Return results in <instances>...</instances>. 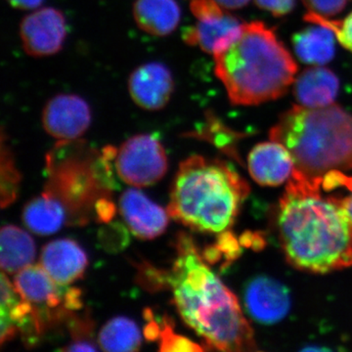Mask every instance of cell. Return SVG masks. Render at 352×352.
Wrapping results in <instances>:
<instances>
[{"label":"cell","instance_id":"1","mask_svg":"<svg viewBox=\"0 0 352 352\" xmlns=\"http://www.w3.org/2000/svg\"><path fill=\"white\" fill-rule=\"evenodd\" d=\"M323 190V179L293 175L277 212L280 243L289 263L315 273L352 265V220L346 196L326 195Z\"/></svg>","mask_w":352,"mask_h":352},{"label":"cell","instance_id":"2","mask_svg":"<svg viewBox=\"0 0 352 352\" xmlns=\"http://www.w3.org/2000/svg\"><path fill=\"white\" fill-rule=\"evenodd\" d=\"M176 251L166 279L183 321L212 349L256 351L254 332L239 300L206 264L193 239L179 234Z\"/></svg>","mask_w":352,"mask_h":352},{"label":"cell","instance_id":"3","mask_svg":"<svg viewBox=\"0 0 352 352\" xmlns=\"http://www.w3.org/2000/svg\"><path fill=\"white\" fill-rule=\"evenodd\" d=\"M212 56L215 76L236 106L276 100L287 94L298 73L286 46L261 21L242 24L232 43Z\"/></svg>","mask_w":352,"mask_h":352},{"label":"cell","instance_id":"4","mask_svg":"<svg viewBox=\"0 0 352 352\" xmlns=\"http://www.w3.org/2000/svg\"><path fill=\"white\" fill-rule=\"evenodd\" d=\"M249 185L222 160L193 155L179 164L168 212L193 230L222 233L233 226Z\"/></svg>","mask_w":352,"mask_h":352},{"label":"cell","instance_id":"5","mask_svg":"<svg viewBox=\"0 0 352 352\" xmlns=\"http://www.w3.org/2000/svg\"><path fill=\"white\" fill-rule=\"evenodd\" d=\"M270 138L291 154L294 175L319 180L352 168V115L337 104L293 106L282 113Z\"/></svg>","mask_w":352,"mask_h":352},{"label":"cell","instance_id":"6","mask_svg":"<svg viewBox=\"0 0 352 352\" xmlns=\"http://www.w3.org/2000/svg\"><path fill=\"white\" fill-rule=\"evenodd\" d=\"M14 286L32 305V316L41 335L82 307L80 289L56 283L41 264H31L18 272Z\"/></svg>","mask_w":352,"mask_h":352},{"label":"cell","instance_id":"7","mask_svg":"<svg viewBox=\"0 0 352 352\" xmlns=\"http://www.w3.org/2000/svg\"><path fill=\"white\" fill-rule=\"evenodd\" d=\"M113 161L120 179L138 188L156 184L168 170L164 148L151 134L127 139L116 151Z\"/></svg>","mask_w":352,"mask_h":352},{"label":"cell","instance_id":"8","mask_svg":"<svg viewBox=\"0 0 352 352\" xmlns=\"http://www.w3.org/2000/svg\"><path fill=\"white\" fill-rule=\"evenodd\" d=\"M190 9L196 24L184 32L183 38L191 46H198L208 54L223 50L238 36L241 23L215 0H192Z\"/></svg>","mask_w":352,"mask_h":352},{"label":"cell","instance_id":"9","mask_svg":"<svg viewBox=\"0 0 352 352\" xmlns=\"http://www.w3.org/2000/svg\"><path fill=\"white\" fill-rule=\"evenodd\" d=\"M19 34L23 50L29 56H52L63 48L66 41V18L53 7L36 9L22 20Z\"/></svg>","mask_w":352,"mask_h":352},{"label":"cell","instance_id":"10","mask_svg":"<svg viewBox=\"0 0 352 352\" xmlns=\"http://www.w3.org/2000/svg\"><path fill=\"white\" fill-rule=\"evenodd\" d=\"M91 109L82 97L58 94L44 106L41 122L44 131L58 140H76L91 124Z\"/></svg>","mask_w":352,"mask_h":352},{"label":"cell","instance_id":"11","mask_svg":"<svg viewBox=\"0 0 352 352\" xmlns=\"http://www.w3.org/2000/svg\"><path fill=\"white\" fill-rule=\"evenodd\" d=\"M127 89L131 100L145 111H160L170 103L175 91V78L166 65L149 62L131 74Z\"/></svg>","mask_w":352,"mask_h":352},{"label":"cell","instance_id":"12","mask_svg":"<svg viewBox=\"0 0 352 352\" xmlns=\"http://www.w3.org/2000/svg\"><path fill=\"white\" fill-rule=\"evenodd\" d=\"M120 212L133 235L151 240L166 231L168 224V210L153 203L136 189H127L120 198Z\"/></svg>","mask_w":352,"mask_h":352},{"label":"cell","instance_id":"13","mask_svg":"<svg viewBox=\"0 0 352 352\" xmlns=\"http://www.w3.org/2000/svg\"><path fill=\"white\" fill-rule=\"evenodd\" d=\"M245 308L254 320L274 324L289 310L291 300L286 287L270 277L254 278L245 289Z\"/></svg>","mask_w":352,"mask_h":352},{"label":"cell","instance_id":"14","mask_svg":"<svg viewBox=\"0 0 352 352\" xmlns=\"http://www.w3.org/2000/svg\"><path fill=\"white\" fill-rule=\"evenodd\" d=\"M252 179L263 186H278L293 176L295 166L287 148L277 141L259 143L248 157Z\"/></svg>","mask_w":352,"mask_h":352},{"label":"cell","instance_id":"15","mask_svg":"<svg viewBox=\"0 0 352 352\" xmlns=\"http://www.w3.org/2000/svg\"><path fill=\"white\" fill-rule=\"evenodd\" d=\"M41 265L56 283L68 286L82 278L87 266V256L75 241L55 240L44 245Z\"/></svg>","mask_w":352,"mask_h":352},{"label":"cell","instance_id":"16","mask_svg":"<svg viewBox=\"0 0 352 352\" xmlns=\"http://www.w3.org/2000/svg\"><path fill=\"white\" fill-rule=\"evenodd\" d=\"M293 85L298 105L322 108L335 103L339 94L340 80L325 67L311 66L296 76Z\"/></svg>","mask_w":352,"mask_h":352},{"label":"cell","instance_id":"17","mask_svg":"<svg viewBox=\"0 0 352 352\" xmlns=\"http://www.w3.org/2000/svg\"><path fill=\"white\" fill-rule=\"evenodd\" d=\"M132 14L139 29L154 36L173 34L182 21V8L176 0H136Z\"/></svg>","mask_w":352,"mask_h":352},{"label":"cell","instance_id":"18","mask_svg":"<svg viewBox=\"0 0 352 352\" xmlns=\"http://www.w3.org/2000/svg\"><path fill=\"white\" fill-rule=\"evenodd\" d=\"M336 39L332 30L314 24L296 32L292 41L300 61L310 66H324L335 57Z\"/></svg>","mask_w":352,"mask_h":352},{"label":"cell","instance_id":"19","mask_svg":"<svg viewBox=\"0 0 352 352\" xmlns=\"http://www.w3.org/2000/svg\"><path fill=\"white\" fill-rule=\"evenodd\" d=\"M1 298H0V339L1 344L15 337L17 331L22 332L29 324L32 305L18 293L14 284L9 281L6 273L1 272Z\"/></svg>","mask_w":352,"mask_h":352},{"label":"cell","instance_id":"20","mask_svg":"<svg viewBox=\"0 0 352 352\" xmlns=\"http://www.w3.org/2000/svg\"><path fill=\"white\" fill-rule=\"evenodd\" d=\"M36 245L29 233L19 227L6 226L0 232V266L6 274H17L31 265Z\"/></svg>","mask_w":352,"mask_h":352},{"label":"cell","instance_id":"21","mask_svg":"<svg viewBox=\"0 0 352 352\" xmlns=\"http://www.w3.org/2000/svg\"><path fill=\"white\" fill-rule=\"evenodd\" d=\"M23 220L32 233L51 235L64 226L68 220V212L61 201L44 192L43 195L32 199L25 205Z\"/></svg>","mask_w":352,"mask_h":352},{"label":"cell","instance_id":"22","mask_svg":"<svg viewBox=\"0 0 352 352\" xmlns=\"http://www.w3.org/2000/svg\"><path fill=\"white\" fill-rule=\"evenodd\" d=\"M98 344L105 351H138L141 346L140 331L131 319L116 317L101 329Z\"/></svg>","mask_w":352,"mask_h":352},{"label":"cell","instance_id":"23","mask_svg":"<svg viewBox=\"0 0 352 352\" xmlns=\"http://www.w3.org/2000/svg\"><path fill=\"white\" fill-rule=\"evenodd\" d=\"M6 134L1 132V184H0V196H1L2 208L12 204L17 197L19 189L20 175L14 164V157L10 148L6 144Z\"/></svg>","mask_w":352,"mask_h":352},{"label":"cell","instance_id":"24","mask_svg":"<svg viewBox=\"0 0 352 352\" xmlns=\"http://www.w3.org/2000/svg\"><path fill=\"white\" fill-rule=\"evenodd\" d=\"M69 330L72 333L71 342L63 349L66 351H97L92 335L94 322L88 315L83 317L69 318Z\"/></svg>","mask_w":352,"mask_h":352},{"label":"cell","instance_id":"25","mask_svg":"<svg viewBox=\"0 0 352 352\" xmlns=\"http://www.w3.org/2000/svg\"><path fill=\"white\" fill-rule=\"evenodd\" d=\"M305 20L311 24L325 25L332 30L340 45L352 53V11L342 20L331 19L307 12L305 14Z\"/></svg>","mask_w":352,"mask_h":352},{"label":"cell","instance_id":"26","mask_svg":"<svg viewBox=\"0 0 352 352\" xmlns=\"http://www.w3.org/2000/svg\"><path fill=\"white\" fill-rule=\"evenodd\" d=\"M161 351H201L203 347L183 336L175 333L173 321L168 316H164L163 324L160 331Z\"/></svg>","mask_w":352,"mask_h":352},{"label":"cell","instance_id":"27","mask_svg":"<svg viewBox=\"0 0 352 352\" xmlns=\"http://www.w3.org/2000/svg\"><path fill=\"white\" fill-rule=\"evenodd\" d=\"M351 0H302L308 12L332 18L344 10Z\"/></svg>","mask_w":352,"mask_h":352},{"label":"cell","instance_id":"28","mask_svg":"<svg viewBox=\"0 0 352 352\" xmlns=\"http://www.w3.org/2000/svg\"><path fill=\"white\" fill-rule=\"evenodd\" d=\"M256 6L272 14L275 17H282L293 11L296 0H254Z\"/></svg>","mask_w":352,"mask_h":352},{"label":"cell","instance_id":"29","mask_svg":"<svg viewBox=\"0 0 352 352\" xmlns=\"http://www.w3.org/2000/svg\"><path fill=\"white\" fill-rule=\"evenodd\" d=\"M7 3L18 10L34 11L43 6L44 0H6Z\"/></svg>","mask_w":352,"mask_h":352},{"label":"cell","instance_id":"30","mask_svg":"<svg viewBox=\"0 0 352 352\" xmlns=\"http://www.w3.org/2000/svg\"><path fill=\"white\" fill-rule=\"evenodd\" d=\"M226 10H238L249 3L251 0H215Z\"/></svg>","mask_w":352,"mask_h":352},{"label":"cell","instance_id":"31","mask_svg":"<svg viewBox=\"0 0 352 352\" xmlns=\"http://www.w3.org/2000/svg\"><path fill=\"white\" fill-rule=\"evenodd\" d=\"M346 208L347 214H349V217H351V219L352 220V192L351 195L346 196Z\"/></svg>","mask_w":352,"mask_h":352}]
</instances>
